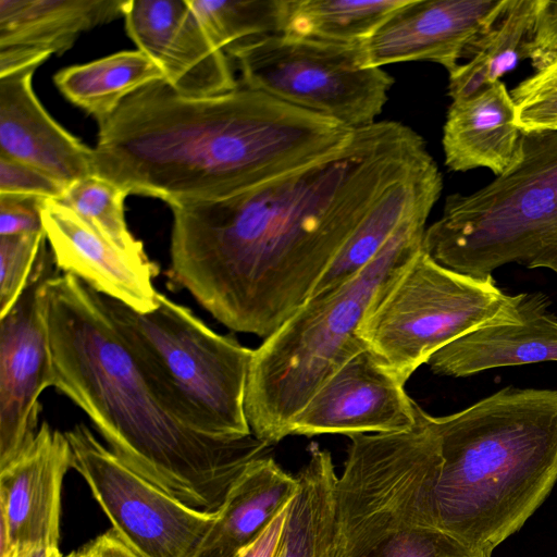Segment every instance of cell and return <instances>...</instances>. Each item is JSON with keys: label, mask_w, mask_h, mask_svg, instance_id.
Returning a JSON list of instances; mask_svg holds the SVG:
<instances>
[{"label": "cell", "mask_w": 557, "mask_h": 557, "mask_svg": "<svg viewBox=\"0 0 557 557\" xmlns=\"http://www.w3.org/2000/svg\"><path fill=\"white\" fill-rule=\"evenodd\" d=\"M429 156L412 128L381 121L272 181L170 207V287L226 327L268 337L310 298L377 197Z\"/></svg>", "instance_id": "cell-1"}, {"label": "cell", "mask_w": 557, "mask_h": 557, "mask_svg": "<svg viewBox=\"0 0 557 557\" xmlns=\"http://www.w3.org/2000/svg\"><path fill=\"white\" fill-rule=\"evenodd\" d=\"M354 132L243 85L200 97L157 81L99 125L95 175L170 207L218 200L341 150Z\"/></svg>", "instance_id": "cell-2"}, {"label": "cell", "mask_w": 557, "mask_h": 557, "mask_svg": "<svg viewBox=\"0 0 557 557\" xmlns=\"http://www.w3.org/2000/svg\"><path fill=\"white\" fill-rule=\"evenodd\" d=\"M53 387L90 419L109 449L183 504L216 512L227 492L270 446L249 435L219 440L162 404L110 319L101 294L72 274L48 284Z\"/></svg>", "instance_id": "cell-3"}, {"label": "cell", "mask_w": 557, "mask_h": 557, "mask_svg": "<svg viewBox=\"0 0 557 557\" xmlns=\"http://www.w3.org/2000/svg\"><path fill=\"white\" fill-rule=\"evenodd\" d=\"M441 465L434 504L441 527L493 552L520 530L557 481V391L504 387L433 417Z\"/></svg>", "instance_id": "cell-4"}, {"label": "cell", "mask_w": 557, "mask_h": 557, "mask_svg": "<svg viewBox=\"0 0 557 557\" xmlns=\"http://www.w3.org/2000/svg\"><path fill=\"white\" fill-rule=\"evenodd\" d=\"M425 203L375 258L347 281L312 295L253 349L245 393L252 435L272 446L329 377L368 348L358 329L373 304L422 249Z\"/></svg>", "instance_id": "cell-5"}, {"label": "cell", "mask_w": 557, "mask_h": 557, "mask_svg": "<svg viewBox=\"0 0 557 557\" xmlns=\"http://www.w3.org/2000/svg\"><path fill=\"white\" fill-rule=\"evenodd\" d=\"M440 465L433 416L417 403L412 429L350 436L327 557H491L441 527Z\"/></svg>", "instance_id": "cell-6"}, {"label": "cell", "mask_w": 557, "mask_h": 557, "mask_svg": "<svg viewBox=\"0 0 557 557\" xmlns=\"http://www.w3.org/2000/svg\"><path fill=\"white\" fill-rule=\"evenodd\" d=\"M443 209L422 243L440 264L480 278L509 263L557 275V129L521 131L508 169Z\"/></svg>", "instance_id": "cell-7"}, {"label": "cell", "mask_w": 557, "mask_h": 557, "mask_svg": "<svg viewBox=\"0 0 557 557\" xmlns=\"http://www.w3.org/2000/svg\"><path fill=\"white\" fill-rule=\"evenodd\" d=\"M101 298L144 376L177 420L219 440L252 434L245 393L253 349L215 333L161 293L149 312Z\"/></svg>", "instance_id": "cell-8"}, {"label": "cell", "mask_w": 557, "mask_h": 557, "mask_svg": "<svg viewBox=\"0 0 557 557\" xmlns=\"http://www.w3.org/2000/svg\"><path fill=\"white\" fill-rule=\"evenodd\" d=\"M519 321L518 295L503 292L493 276L456 272L421 249L369 309L358 334L406 383L449 343L484 326Z\"/></svg>", "instance_id": "cell-9"}, {"label": "cell", "mask_w": 557, "mask_h": 557, "mask_svg": "<svg viewBox=\"0 0 557 557\" xmlns=\"http://www.w3.org/2000/svg\"><path fill=\"white\" fill-rule=\"evenodd\" d=\"M225 52L239 70L243 86L354 129L376 122L394 84L382 67L369 65L363 41L271 34Z\"/></svg>", "instance_id": "cell-10"}, {"label": "cell", "mask_w": 557, "mask_h": 557, "mask_svg": "<svg viewBox=\"0 0 557 557\" xmlns=\"http://www.w3.org/2000/svg\"><path fill=\"white\" fill-rule=\"evenodd\" d=\"M65 435L73 468L127 547L138 557H196L216 512L194 509L132 470L84 423Z\"/></svg>", "instance_id": "cell-11"}, {"label": "cell", "mask_w": 557, "mask_h": 557, "mask_svg": "<svg viewBox=\"0 0 557 557\" xmlns=\"http://www.w3.org/2000/svg\"><path fill=\"white\" fill-rule=\"evenodd\" d=\"M59 273L45 244L22 295L0 318V470L34 441L39 396L53 386L48 284Z\"/></svg>", "instance_id": "cell-12"}, {"label": "cell", "mask_w": 557, "mask_h": 557, "mask_svg": "<svg viewBox=\"0 0 557 557\" xmlns=\"http://www.w3.org/2000/svg\"><path fill=\"white\" fill-rule=\"evenodd\" d=\"M405 382L369 349L344 363L295 417L289 435L386 434L416 424Z\"/></svg>", "instance_id": "cell-13"}, {"label": "cell", "mask_w": 557, "mask_h": 557, "mask_svg": "<svg viewBox=\"0 0 557 557\" xmlns=\"http://www.w3.org/2000/svg\"><path fill=\"white\" fill-rule=\"evenodd\" d=\"M123 17L129 38L187 96L236 89L226 52L218 48L187 0H127Z\"/></svg>", "instance_id": "cell-14"}, {"label": "cell", "mask_w": 557, "mask_h": 557, "mask_svg": "<svg viewBox=\"0 0 557 557\" xmlns=\"http://www.w3.org/2000/svg\"><path fill=\"white\" fill-rule=\"evenodd\" d=\"M507 0H407L363 41L370 66L431 61L448 74L502 14Z\"/></svg>", "instance_id": "cell-15"}, {"label": "cell", "mask_w": 557, "mask_h": 557, "mask_svg": "<svg viewBox=\"0 0 557 557\" xmlns=\"http://www.w3.org/2000/svg\"><path fill=\"white\" fill-rule=\"evenodd\" d=\"M41 216L59 271L139 312L157 307L159 292L152 281L160 272L158 264L123 251L58 200L46 199Z\"/></svg>", "instance_id": "cell-16"}, {"label": "cell", "mask_w": 557, "mask_h": 557, "mask_svg": "<svg viewBox=\"0 0 557 557\" xmlns=\"http://www.w3.org/2000/svg\"><path fill=\"white\" fill-rule=\"evenodd\" d=\"M73 468L65 433L42 422L32 444L0 470L1 522L17 552L59 547L61 490Z\"/></svg>", "instance_id": "cell-17"}, {"label": "cell", "mask_w": 557, "mask_h": 557, "mask_svg": "<svg viewBox=\"0 0 557 557\" xmlns=\"http://www.w3.org/2000/svg\"><path fill=\"white\" fill-rule=\"evenodd\" d=\"M35 71L0 77V157L32 165L66 186L95 175L94 149L57 123L36 97Z\"/></svg>", "instance_id": "cell-18"}, {"label": "cell", "mask_w": 557, "mask_h": 557, "mask_svg": "<svg viewBox=\"0 0 557 557\" xmlns=\"http://www.w3.org/2000/svg\"><path fill=\"white\" fill-rule=\"evenodd\" d=\"M541 293L518 294L520 321L472 331L428 360L440 375L467 377L486 370L557 361V318Z\"/></svg>", "instance_id": "cell-19"}, {"label": "cell", "mask_w": 557, "mask_h": 557, "mask_svg": "<svg viewBox=\"0 0 557 557\" xmlns=\"http://www.w3.org/2000/svg\"><path fill=\"white\" fill-rule=\"evenodd\" d=\"M520 134L516 103L498 81L451 101L443 127L445 165L454 172L485 168L498 176L510 165Z\"/></svg>", "instance_id": "cell-20"}, {"label": "cell", "mask_w": 557, "mask_h": 557, "mask_svg": "<svg viewBox=\"0 0 557 557\" xmlns=\"http://www.w3.org/2000/svg\"><path fill=\"white\" fill-rule=\"evenodd\" d=\"M442 189V174L430 154L377 197L326 269L312 295L339 285L360 272L410 214L425 203H436Z\"/></svg>", "instance_id": "cell-21"}, {"label": "cell", "mask_w": 557, "mask_h": 557, "mask_svg": "<svg viewBox=\"0 0 557 557\" xmlns=\"http://www.w3.org/2000/svg\"><path fill=\"white\" fill-rule=\"evenodd\" d=\"M298 490L297 476L285 472L272 457L257 459L231 486L196 557H236Z\"/></svg>", "instance_id": "cell-22"}, {"label": "cell", "mask_w": 557, "mask_h": 557, "mask_svg": "<svg viewBox=\"0 0 557 557\" xmlns=\"http://www.w3.org/2000/svg\"><path fill=\"white\" fill-rule=\"evenodd\" d=\"M123 0H0V48L62 54L79 35L123 16Z\"/></svg>", "instance_id": "cell-23"}, {"label": "cell", "mask_w": 557, "mask_h": 557, "mask_svg": "<svg viewBox=\"0 0 557 557\" xmlns=\"http://www.w3.org/2000/svg\"><path fill=\"white\" fill-rule=\"evenodd\" d=\"M161 70L140 50L120 51L60 70L53 82L73 104L104 123L143 87L163 81Z\"/></svg>", "instance_id": "cell-24"}, {"label": "cell", "mask_w": 557, "mask_h": 557, "mask_svg": "<svg viewBox=\"0 0 557 557\" xmlns=\"http://www.w3.org/2000/svg\"><path fill=\"white\" fill-rule=\"evenodd\" d=\"M535 0H507L498 18L470 45V60L449 74L451 100L469 98L512 71L527 59Z\"/></svg>", "instance_id": "cell-25"}, {"label": "cell", "mask_w": 557, "mask_h": 557, "mask_svg": "<svg viewBox=\"0 0 557 557\" xmlns=\"http://www.w3.org/2000/svg\"><path fill=\"white\" fill-rule=\"evenodd\" d=\"M337 476L331 453L312 445L309 460L297 475L299 490L285 522L280 557H327Z\"/></svg>", "instance_id": "cell-26"}, {"label": "cell", "mask_w": 557, "mask_h": 557, "mask_svg": "<svg viewBox=\"0 0 557 557\" xmlns=\"http://www.w3.org/2000/svg\"><path fill=\"white\" fill-rule=\"evenodd\" d=\"M406 1L287 0L280 34L337 44L364 41Z\"/></svg>", "instance_id": "cell-27"}, {"label": "cell", "mask_w": 557, "mask_h": 557, "mask_svg": "<svg viewBox=\"0 0 557 557\" xmlns=\"http://www.w3.org/2000/svg\"><path fill=\"white\" fill-rule=\"evenodd\" d=\"M214 45L223 51L282 32L287 0H187Z\"/></svg>", "instance_id": "cell-28"}, {"label": "cell", "mask_w": 557, "mask_h": 557, "mask_svg": "<svg viewBox=\"0 0 557 557\" xmlns=\"http://www.w3.org/2000/svg\"><path fill=\"white\" fill-rule=\"evenodd\" d=\"M127 193L111 181L91 175L70 184L58 200L123 251L148 257L143 243L129 232L124 213Z\"/></svg>", "instance_id": "cell-29"}, {"label": "cell", "mask_w": 557, "mask_h": 557, "mask_svg": "<svg viewBox=\"0 0 557 557\" xmlns=\"http://www.w3.org/2000/svg\"><path fill=\"white\" fill-rule=\"evenodd\" d=\"M45 244V232L0 236V318L22 295Z\"/></svg>", "instance_id": "cell-30"}, {"label": "cell", "mask_w": 557, "mask_h": 557, "mask_svg": "<svg viewBox=\"0 0 557 557\" xmlns=\"http://www.w3.org/2000/svg\"><path fill=\"white\" fill-rule=\"evenodd\" d=\"M66 187L60 181L32 165L0 157V194L60 200Z\"/></svg>", "instance_id": "cell-31"}, {"label": "cell", "mask_w": 557, "mask_h": 557, "mask_svg": "<svg viewBox=\"0 0 557 557\" xmlns=\"http://www.w3.org/2000/svg\"><path fill=\"white\" fill-rule=\"evenodd\" d=\"M525 58L539 72L557 59V1L535 0Z\"/></svg>", "instance_id": "cell-32"}, {"label": "cell", "mask_w": 557, "mask_h": 557, "mask_svg": "<svg viewBox=\"0 0 557 557\" xmlns=\"http://www.w3.org/2000/svg\"><path fill=\"white\" fill-rule=\"evenodd\" d=\"M45 198L0 194V236L41 233Z\"/></svg>", "instance_id": "cell-33"}, {"label": "cell", "mask_w": 557, "mask_h": 557, "mask_svg": "<svg viewBox=\"0 0 557 557\" xmlns=\"http://www.w3.org/2000/svg\"><path fill=\"white\" fill-rule=\"evenodd\" d=\"M521 131L548 128L557 124V86L515 102Z\"/></svg>", "instance_id": "cell-34"}, {"label": "cell", "mask_w": 557, "mask_h": 557, "mask_svg": "<svg viewBox=\"0 0 557 557\" xmlns=\"http://www.w3.org/2000/svg\"><path fill=\"white\" fill-rule=\"evenodd\" d=\"M290 504L292 502L282 508L262 532L236 557H280Z\"/></svg>", "instance_id": "cell-35"}, {"label": "cell", "mask_w": 557, "mask_h": 557, "mask_svg": "<svg viewBox=\"0 0 557 557\" xmlns=\"http://www.w3.org/2000/svg\"><path fill=\"white\" fill-rule=\"evenodd\" d=\"M50 52L28 47L0 48V77L26 69H37Z\"/></svg>", "instance_id": "cell-36"}, {"label": "cell", "mask_w": 557, "mask_h": 557, "mask_svg": "<svg viewBox=\"0 0 557 557\" xmlns=\"http://www.w3.org/2000/svg\"><path fill=\"white\" fill-rule=\"evenodd\" d=\"M557 86V59L545 69L534 72L521 81L510 95L515 102L531 97L542 90Z\"/></svg>", "instance_id": "cell-37"}, {"label": "cell", "mask_w": 557, "mask_h": 557, "mask_svg": "<svg viewBox=\"0 0 557 557\" xmlns=\"http://www.w3.org/2000/svg\"><path fill=\"white\" fill-rule=\"evenodd\" d=\"M82 550L85 557H138L113 530L101 534Z\"/></svg>", "instance_id": "cell-38"}, {"label": "cell", "mask_w": 557, "mask_h": 557, "mask_svg": "<svg viewBox=\"0 0 557 557\" xmlns=\"http://www.w3.org/2000/svg\"><path fill=\"white\" fill-rule=\"evenodd\" d=\"M17 557H62L59 547L33 546L17 552Z\"/></svg>", "instance_id": "cell-39"}, {"label": "cell", "mask_w": 557, "mask_h": 557, "mask_svg": "<svg viewBox=\"0 0 557 557\" xmlns=\"http://www.w3.org/2000/svg\"><path fill=\"white\" fill-rule=\"evenodd\" d=\"M65 557H85V556H84L83 550H77V552H73V553L69 554Z\"/></svg>", "instance_id": "cell-40"}, {"label": "cell", "mask_w": 557, "mask_h": 557, "mask_svg": "<svg viewBox=\"0 0 557 557\" xmlns=\"http://www.w3.org/2000/svg\"><path fill=\"white\" fill-rule=\"evenodd\" d=\"M552 127L557 129V124H555V125H554V126H552Z\"/></svg>", "instance_id": "cell-41"}]
</instances>
